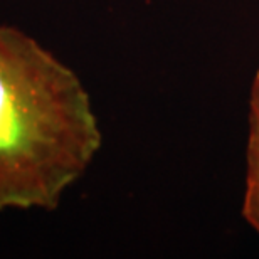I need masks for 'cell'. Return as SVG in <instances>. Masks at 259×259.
<instances>
[{
  "mask_svg": "<svg viewBox=\"0 0 259 259\" xmlns=\"http://www.w3.org/2000/svg\"><path fill=\"white\" fill-rule=\"evenodd\" d=\"M100 148L76 72L24 30L0 24V212L56 209Z\"/></svg>",
  "mask_w": 259,
  "mask_h": 259,
  "instance_id": "cell-1",
  "label": "cell"
},
{
  "mask_svg": "<svg viewBox=\"0 0 259 259\" xmlns=\"http://www.w3.org/2000/svg\"><path fill=\"white\" fill-rule=\"evenodd\" d=\"M246 158V192L242 215L259 234V71L251 93L249 138H247Z\"/></svg>",
  "mask_w": 259,
  "mask_h": 259,
  "instance_id": "cell-2",
  "label": "cell"
}]
</instances>
